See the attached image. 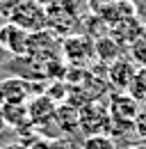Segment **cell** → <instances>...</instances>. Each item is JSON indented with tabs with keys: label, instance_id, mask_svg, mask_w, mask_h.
<instances>
[{
	"label": "cell",
	"instance_id": "6",
	"mask_svg": "<svg viewBox=\"0 0 146 149\" xmlns=\"http://www.w3.org/2000/svg\"><path fill=\"white\" fill-rule=\"evenodd\" d=\"M36 87L28 80V78H21V76H9L5 80H0V106H7V103H28L32 96H34Z\"/></svg>",
	"mask_w": 146,
	"mask_h": 149
},
{
	"label": "cell",
	"instance_id": "16",
	"mask_svg": "<svg viewBox=\"0 0 146 149\" xmlns=\"http://www.w3.org/2000/svg\"><path fill=\"white\" fill-rule=\"evenodd\" d=\"M9 124H7V117H5V110H2V106H0V133H5Z\"/></svg>",
	"mask_w": 146,
	"mask_h": 149
},
{
	"label": "cell",
	"instance_id": "2",
	"mask_svg": "<svg viewBox=\"0 0 146 149\" xmlns=\"http://www.w3.org/2000/svg\"><path fill=\"white\" fill-rule=\"evenodd\" d=\"M9 21L21 25L23 30L32 32H41L48 30V14H46V5L34 2V0H21L12 7L9 12Z\"/></svg>",
	"mask_w": 146,
	"mask_h": 149
},
{
	"label": "cell",
	"instance_id": "10",
	"mask_svg": "<svg viewBox=\"0 0 146 149\" xmlns=\"http://www.w3.org/2000/svg\"><path fill=\"white\" fill-rule=\"evenodd\" d=\"M2 110H5L7 124L12 129H23L25 124H32L30 112H28V103H7V106H2Z\"/></svg>",
	"mask_w": 146,
	"mask_h": 149
},
{
	"label": "cell",
	"instance_id": "7",
	"mask_svg": "<svg viewBox=\"0 0 146 149\" xmlns=\"http://www.w3.org/2000/svg\"><path fill=\"white\" fill-rule=\"evenodd\" d=\"M28 112H30V122L34 126H43L48 124V119H55V112H57V103L48 94H34L30 101H28Z\"/></svg>",
	"mask_w": 146,
	"mask_h": 149
},
{
	"label": "cell",
	"instance_id": "14",
	"mask_svg": "<svg viewBox=\"0 0 146 149\" xmlns=\"http://www.w3.org/2000/svg\"><path fill=\"white\" fill-rule=\"evenodd\" d=\"M132 57L139 67H146V37H137L135 44H132Z\"/></svg>",
	"mask_w": 146,
	"mask_h": 149
},
{
	"label": "cell",
	"instance_id": "12",
	"mask_svg": "<svg viewBox=\"0 0 146 149\" xmlns=\"http://www.w3.org/2000/svg\"><path fill=\"white\" fill-rule=\"evenodd\" d=\"M82 149H116V145H114V140H112L110 135L96 133V135H87V138H85Z\"/></svg>",
	"mask_w": 146,
	"mask_h": 149
},
{
	"label": "cell",
	"instance_id": "13",
	"mask_svg": "<svg viewBox=\"0 0 146 149\" xmlns=\"http://www.w3.org/2000/svg\"><path fill=\"white\" fill-rule=\"evenodd\" d=\"M119 0H87V7H89V12L94 14V16H103L107 9H112L114 5H116Z\"/></svg>",
	"mask_w": 146,
	"mask_h": 149
},
{
	"label": "cell",
	"instance_id": "3",
	"mask_svg": "<svg viewBox=\"0 0 146 149\" xmlns=\"http://www.w3.org/2000/svg\"><path fill=\"white\" fill-rule=\"evenodd\" d=\"M59 51H62V39L57 37L53 30H41V32L30 35L28 55L34 62H53Z\"/></svg>",
	"mask_w": 146,
	"mask_h": 149
},
{
	"label": "cell",
	"instance_id": "11",
	"mask_svg": "<svg viewBox=\"0 0 146 149\" xmlns=\"http://www.w3.org/2000/svg\"><path fill=\"white\" fill-rule=\"evenodd\" d=\"M96 57H101V60H110V62L119 60V44H116V39H114V37H101V39H96Z\"/></svg>",
	"mask_w": 146,
	"mask_h": 149
},
{
	"label": "cell",
	"instance_id": "8",
	"mask_svg": "<svg viewBox=\"0 0 146 149\" xmlns=\"http://www.w3.org/2000/svg\"><path fill=\"white\" fill-rule=\"evenodd\" d=\"M107 126V112L98 103H89L80 110V129L87 131L89 135H96Z\"/></svg>",
	"mask_w": 146,
	"mask_h": 149
},
{
	"label": "cell",
	"instance_id": "17",
	"mask_svg": "<svg viewBox=\"0 0 146 149\" xmlns=\"http://www.w3.org/2000/svg\"><path fill=\"white\" fill-rule=\"evenodd\" d=\"M34 2H41V5H46V2H48V0H34Z\"/></svg>",
	"mask_w": 146,
	"mask_h": 149
},
{
	"label": "cell",
	"instance_id": "4",
	"mask_svg": "<svg viewBox=\"0 0 146 149\" xmlns=\"http://www.w3.org/2000/svg\"><path fill=\"white\" fill-rule=\"evenodd\" d=\"M62 55L71 64H85L96 57V41L87 35H69L62 39Z\"/></svg>",
	"mask_w": 146,
	"mask_h": 149
},
{
	"label": "cell",
	"instance_id": "1",
	"mask_svg": "<svg viewBox=\"0 0 146 149\" xmlns=\"http://www.w3.org/2000/svg\"><path fill=\"white\" fill-rule=\"evenodd\" d=\"M78 9L80 0H48L46 14H48V30H53L57 37H66L78 25Z\"/></svg>",
	"mask_w": 146,
	"mask_h": 149
},
{
	"label": "cell",
	"instance_id": "15",
	"mask_svg": "<svg viewBox=\"0 0 146 149\" xmlns=\"http://www.w3.org/2000/svg\"><path fill=\"white\" fill-rule=\"evenodd\" d=\"M39 149H75L71 140L66 138H50V140H43L39 142Z\"/></svg>",
	"mask_w": 146,
	"mask_h": 149
},
{
	"label": "cell",
	"instance_id": "5",
	"mask_svg": "<svg viewBox=\"0 0 146 149\" xmlns=\"http://www.w3.org/2000/svg\"><path fill=\"white\" fill-rule=\"evenodd\" d=\"M0 48L5 53L14 57H23L28 55V48H30V32L23 30L21 25L7 21L2 28H0Z\"/></svg>",
	"mask_w": 146,
	"mask_h": 149
},
{
	"label": "cell",
	"instance_id": "9",
	"mask_svg": "<svg viewBox=\"0 0 146 149\" xmlns=\"http://www.w3.org/2000/svg\"><path fill=\"white\" fill-rule=\"evenodd\" d=\"M135 76H137V69H135V64H132L130 60L119 57V60H114L112 67H110V83H112L114 87H119V90H128L130 83L135 80Z\"/></svg>",
	"mask_w": 146,
	"mask_h": 149
},
{
	"label": "cell",
	"instance_id": "18",
	"mask_svg": "<svg viewBox=\"0 0 146 149\" xmlns=\"http://www.w3.org/2000/svg\"><path fill=\"white\" fill-rule=\"evenodd\" d=\"M132 149H146V147H132Z\"/></svg>",
	"mask_w": 146,
	"mask_h": 149
}]
</instances>
